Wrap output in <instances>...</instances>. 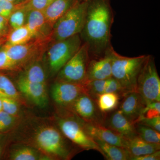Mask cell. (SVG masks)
Masks as SVG:
<instances>
[{
	"label": "cell",
	"instance_id": "43",
	"mask_svg": "<svg viewBox=\"0 0 160 160\" xmlns=\"http://www.w3.org/2000/svg\"><path fill=\"white\" fill-rule=\"evenodd\" d=\"M78 1H88V0H78Z\"/></svg>",
	"mask_w": 160,
	"mask_h": 160
},
{
	"label": "cell",
	"instance_id": "7",
	"mask_svg": "<svg viewBox=\"0 0 160 160\" xmlns=\"http://www.w3.org/2000/svg\"><path fill=\"white\" fill-rule=\"evenodd\" d=\"M136 92L146 105L160 101V79L154 58L147 55L137 81Z\"/></svg>",
	"mask_w": 160,
	"mask_h": 160
},
{
	"label": "cell",
	"instance_id": "12",
	"mask_svg": "<svg viewBox=\"0 0 160 160\" xmlns=\"http://www.w3.org/2000/svg\"><path fill=\"white\" fill-rule=\"evenodd\" d=\"M17 83L19 91L36 106L44 108L48 105L46 84L29 82L20 77Z\"/></svg>",
	"mask_w": 160,
	"mask_h": 160
},
{
	"label": "cell",
	"instance_id": "6",
	"mask_svg": "<svg viewBox=\"0 0 160 160\" xmlns=\"http://www.w3.org/2000/svg\"><path fill=\"white\" fill-rule=\"evenodd\" d=\"M67 110L66 116L58 121V126L63 135L83 150H95L102 154L98 144L86 131L84 121Z\"/></svg>",
	"mask_w": 160,
	"mask_h": 160
},
{
	"label": "cell",
	"instance_id": "5",
	"mask_svg": "<svg viewBox=\"0 0 160 160\" xmlns=\"http://www.w3.org/2000/svg\"><path fill=\"white\" fill-rule=\"evenodd\" d=\"M82 43L80 34H78L50 43L44 55L52 76L57 75L63 66L79 49Z\"/></svg>",
	"mask_w": 160,
	"mask_h": 160
},
{
	"label": "cell",
	"instance_id": "18",
	"mask_svg": "<svg viewBox=\"0 0 160 160\" xmlns=\"http://www.w3.org/2000/svg\"><path fill=\"white\" fill-rule=\"evenodd\" d=\"M78 1V0H53L43 11L48 25L52 29L58 20Z\"/></svg>",
	"mask_w": 160,
	"mask_h": 160
},
{
	"label": "cell",
	"instance_id": "21",
	"mask_svg": "<svg viewBox=\"0 0 160 160\" xmlns=\"http://www.w3.org/2000/svg\"><path fill=\"white\" fill-rule=\"evenodd\" d=\"M94 140L101 149L102 154L106 160H130L131 156L128 150L125 148L111 145L101 140Z\"/></svg>",
	"mask_w": 160,
	"mask_h": 160
},
{
	"label": "cell",
	"instance_id": "30",
	"mask_svg": "<svg viewBox=\"0 0 160 160\" xmlns=\"http://www.w3.org/2000/svg\"><path fill=\"white\" fill-rule=\"evenodd\" d=\"M0 98L2 103L3 111L16 117L19 110L18 101L14 99L2 95H0Z\"/></svg>",
	"mask_w": 160,
	"mask_h": 160
},
{
	"label": "cell",
	"instance_id": "33",
	"mask_svg": "<svg viewBox=\"0 0 160 160\" xmlns=\"http://www.w3.org/2000/svg\"><path fill=\"white\" fill-rule=\"evenodd\" d=\"M105 92H114L122 96L126 94L121 84L113 77L109 78L106 80Z\"/></svg>",
	"mask_w": 160,
	"mask_h": 160
},
{
	"label": "cell",
	"instance_id": "1",
	"mask_svg": "<svg viewBox=\"0 0 160 160\" xmlns=\"http://www.w3.org/2000/svg\"><path fill=\"white\" fill-rule=\"evenodd\" d=\"M113 14L108 0H88L86 20L80 36L87 44L90 58L102 57L111 47Z\"/></svg>",
	"mask_w": 160,
	"mask_h": 160
},
{
	"label": "cell",
	"instance_id": "27",
	"mask_svg": "<svg viewBox=\"0 0 160 160\" xmlns=\"http://www.w3.org/2000/svg\"><path fill=\"white\" fill-rule=\"evenodd\" d=\"M43 158L35 149L30 147H22L13 150L10 155L12 160H37Z\"/></svg>",
	"mask_w": 160,
	"mask_h": 160
},
{
	"label": "cell",
	"instance_id": "35",
	"mask_svg": "<svg viewBox=\"0 0 160 160\" xmlns=\"http://www.w3.org/2000/svg\"><path fill=\"white\" fill-rule=\"evenodd\" d=\"M15 5L7 0H0V15L7 19L14 10Z\"/></svg>",
	"mask_w": 160,
	"mask_h": 160
},
{
	"label": "cell",
	"instance_id": "29",
	"mask_svg": "<svg viewBox=\"0 0 160 160\" xmlns=\"http://www.w3.org/2000/svg\"><path fill=\"white\" fill-rule=\"evenodd\" d=\"M53 0H25L23 2L15 5L17 8H22L27 11L31 10L43 11Z\"/></svg>",
	"mask_w": 160,
	"mask_h": 160
},
{
	"label": "cell",
	"instance_id": "9",
	"mask_svg": "<svg viewBox=\"0 0 160 160\" xmlns=\"http://www.w3.org/2000/svg\"><path fill=\"white\" fill-rule=\"evenodd\" d=\"M89 58L88 45L82 43L79 49L59 72L56 81L84 84Z\"/></svg>",
	"mask_w": 160,
	"mask_h": 160
},
{
	"label": "cell",
	"instance_id": "37",
	"mask_svg": "<svg viewBox=\"0 0 160 160\" xmlns=\"http://www.w3.org/2000/svg\"><path fill=\"white\" fill-rule=\"evenodd\" d=\"M160 159V150L145 155L140 156L132 157L130 160H159Z\"/></svg>",
	"mask_w": 160,
	"mask_h": 160
},
{
	"label": "cell",
	"instance_id": "41",
	"mask_svg": "<svg viewBox=\"0 0 160 160\" xmlns=\"http://www.w3.org/2000/svg\"><path fill=\"white\" fill-rule=\"evenodd\" d=\"M3 110L2 103V100L0 98V112Z\"/></svg>",
	"mask_w": 160,
	"mask_h": 160
},
{
	"label": "cell",
	"instance_id": "3",
	"mask_svg": "<svg viewBox=\"0 0 160 160\" xmlns=\"http://www.w3.org/2000/svg\"><path fill=\"white\" fill-rule=\"evenodd\" d=\"M51 42V36L34 38L25 44L12 46L5 43L2 47L11 61L12 70H17L42 58Z\"/></svg>",
	"mask_w": 160,
	"mask_h": 160
},
{
	"label": "cell",
	"instance_id": "32",
	"mask_svg": "<svg viewBox=\"0 0 160 160\" xmlns=\"http://www.w3.org/2000/svg\"><path fill=\"white\" fill-rule=\"evenodd\" d=\"M142 116L147 118L160 116V102H152L146 105Z\"/></svg>",
	"mask_w": 160,
	"mask_h": 160
},
{
	"label": "cell",
	"instance_id": "14",
	"mask_svg": "<svg viewBox=\"0 0 160 160\" xmlns=\"http://www.w3.org/2000/svg\"><path fill=\"white\" fill-rule=\"evenodd\" d=\"M104 125L126 139L138 136L134 123L125 116L120 109L113 112L107 121L105 120Z\"/></svg>",
	"mask_w": 160,
	"mask_h": 160
},
{
	"label": "cell",
	"instance_id": "24",
	"mask_svg": "<svg viewBox=\"0 0 160 160\" xmlns=\"http://www.w3.org/2000/svg\"><path fill=\"white\" fill-rule=\"evenodd\" d=\"M0 95L4 96L18 101L19 93L10 79L0 71Z\"/></svg>",
	"mask_w": 160,
	"mask_h": 160
},
{
	"label": "cell",
	"instance_id": "25",
	"mask_svg": "<svg viewBox=\"0 0 160 160\" xmlns=\"http://www.w3.org/2000/svg\"><path fill=\"white\" fill-rule=\"evenodd\" d=\"M135 126L138 135L142 139L149 143H160V132L139 123H135Z\"/></svg>",
	"mask_w": 160,
	"mask_h": 160
},
{
	"label": "cell",
	"instance_id": "10",
	"mask_svg": "<svg viewBox=\"0 0 160 160\" xmlns=\"http://www.w3.org/2000/svg\"><path fill=\"white\" fill-rule=\"evenodd\" d=\"M87 122L104 125L105 114L99 109L96 101L85 92L82 93L66 109Z\"/></svg>",
	"mask_w": 160,
	"mask_h": 160
},
{
	"label": "cell",
	"instance_id": "20",
	"mask_svg": "<svg viewBox=\"0 0 160 160\" xmlns=\"http://www.w3.org/2000/svg\"><path fill=\"white\" fill-rule=\"evenodd\" d=\"M42 58L35 60L24 68L20 77L32 82L46 84V71L42 63Z\"/></svg>",
	"mask_w": 160,
	"mask_h": 160
},
{
	"label": "cell",
	"instance_id": "31",
	"mask_svg": "<svg viewBox=\"0 0 160 160\" xmlns=\"http://www.w3.org/2000/svg\"><path fill=\"white\" fill-rule=\"evenodd\" d=\"M16 117L4 111L0 112V132H3L11 128L15 122Z\"/></svg>",
	"mask_w": 160,
	"mask_h": 160
},
{
	"label": "cell",
	"instance_id": "39",
	"mask_svg": "<svg viewBox=\"0 0 160 160\" xmlns=\"http://www.w3.org/2000/svg\"><path fill=\"white\" fill-rule=\"evenodd\" d=\"M6 42V37L0 38V48Z\"/></svg>",
	"mask_w": 160,
	"mask_h": 160
},
{
	"label": "cell",
	"instance_id": "16",
	"mask_svg": "<svg viewBox=\"0 0 160 160\" xmlns=\"http://www.w3.org/2000/svg\"><path fill=\"white\" fill-rule=\"evenodd\" d=\"M120 110L127 118L135 124L142 115L146 105L137 92H128L124 96Z\"/></svg>",
	"mask_w": 160,
	"mask_h": 160
},
{
	"label": "cell",
	"instance_id": "36",
	"mask_svg": "<svg viewBox=\"0 0 160 160\" xmlns=\"http://www.w3.org/2000/svg\"><path fill=\"white\" fill-rule=\"evenodd\" d=\"M2 70H12V66L6 51L2 47L0 48V71Z\"/></svg>",
	"mask_w": 160,
	"mask_h": 160
},
{
	"label": "cell",
	"instance_id": "26",
	"mask_svg": "<svg viewBox=\"0 0 160 160\" xmlns=\"http://www.w3.org/2000/svg\"><path fill=\"white\" fill-rule=\"evenodd\" d=\"M106 80L107 79L86 81L84 83L85 93L95 101H96L99 95L105 92Z\"/></svg>",
	"mask_w": 160,
	"mask_h": 160
},
{
	"label": "cell",
	"instance_id": "8",
	"mask_svg": "<svg viewBox=\"0 0 160 160\" xmlns=\"http://www.w3.org/2000/svg\"><path fill=\"white\" fill-rule=\"evenodd\" d=\"M61 131L52 126H46L38 130L35 136L36 145L43 152L61 159H69L72 151Z\"/></svg>",
	"mask_w": 160,
	"mask_h": 160
},
{
	"label": "cell",
	"instance_id": "38",
	"mask_svg": "<svg viewBox=\"0 0 160 160\" xmlns=\"http://www.w3.org/2000/svg\"><path fill=\"white\" fill-rule=\"evenodd\" d=\"M5 136L0 132V158H2L4 152L5 147Z\"/></svg>",
	"mask_w": 160,
	"mask_h": 160
},
{
	"label": "cell",
	"instance_id": "2",
	"mask_svg": "<svg viewBox=\"0 0 160 160\" xmlns=\"http://www.w3.org/2000/svg\"><path fill=\"white\" fill-rule=\"evenodd\" d=\"M107 52L111 60L112 75L120 83L125 93L136 92L138 76L147 55L127 57L117 53L112 46Z\"/></svg>",
	"mask_w": 160,
	"mask_h": 160
},
{
	"label": "cell",
	"instance_id": "15",
	"mask_svg": "<svg viewBox=\"0 0 160 160\" xmlns=\"http://www.w3.org/2000/svg\"><path fill=\"white\" fill-rule=\"evenodd\" d=\"M111 77V60L107 52L102 57L89 58L85 82L91 80H106Z\"/></svg>",
	"mask_w": 160,
	"mask_h": 160
},
{
	"label": "cell",
	"instance_id": "28",
	"mask_svg": "<svg viewBox=\"0 0 160 160\" xmlns=\"http://www.w3.org/2000/svg\"><path fill=\"white\" fill-rule=\"evenodd\" d=\"M28 11L22 8L15 7L8 18L10 29H17L26 25Z\"/></svg>",
	"mask_w": 160,
	"mask_h": 160
},
{
	"label": "cell",
	"instance_id": "17",
	"mask_svg": "<svg viewBox=\"0 0 160 160\" xmlns=\"http://www.w3.org/2000/svg\"><path fill=\"white\" fill-rule=\"evenodd\" d=\"M26 26L34 38H43L51 36L52 29L46 22L43 11L31 10L28 11Z\"/></svg>",
	"mask_w": 160,
	"mask_h": 160
},
{
	"label": "cell",
	"instance_id": "40",
	"mask_svg": "<svg viewBox=\"0 0 160 160\" xmlns=\"http://www.w3.org/2000/svg\"><path fill=\"white\" fill-rule=\"evenodd\" d=\"M15 5L23 2L25 0H15Z\"/></svg>",
	"mask_w": 160,
	"mask_h": 160
},
{
	"label": "cell",
	"instance_id": "11",
	"mask_svg": "<svg viewBox=\"0 0 160 160\" xmlns=\"http://www.w3.org/2000/svg\"><path fill=\"white\" fill-rule=\"evenodd\" d=\"M84 92V84L61 81H56L51 90L52 97L54 102L66 109Z\"/></svg>",
	"mask_w": 160,
	"mask_h": 160
},
{
	"label": "cell",
	"instance_id": "13",
	"mask_svg": "<svg viewBox=\"0 0 160 160\" xmlns=\"http://www.w3.org/2000/svg\"><path fill=\"white\" fill-rule=\"evenodd\" d=\"M84 126L87 133L93 139L101 140L111 145L126 149L127 139L104 125L84 121Z\"/></svg>",
	"mask_w": 160,
	"mask_h": 160
},
{
	"label": "cell",
	"instance_id": "22",
	"mask_svg": "<svg viewBox=\"0 0 160 160\" xmlns=\"http://www.w3.org/2000/svg\"><path fill=\"white\" fill-rule=\"evenodd\" d=\"M33 38V35L25 25L17 29H10L6 37V43L12 46L21 45L28 42Z\"/></svg>",
	"mask_w": 160,
	"mask_h": 160
},
{
	"label": "cell",
	"instance_id": "42",
	"mask_svg": "<svg viewBox=\"0 0 160 160\" xmlns=\"http://www.w3.org/2000/svg\"><path fill=\"white\" fill-rule=\"evenodd\" d=\"M7 1L11 2L13 3L15 5V0H7Z\"/></svg>",
	"mask_w": 160,
	"mask_h": 160
},
{
	"label": "cell",
	"instance_id": "34",
	"mask_svg": "<svg viewBox=\"0 0 160 160\" xmlns=\"http://www.w3.org/2000/svg\"><path fill=\"white\" fill-rule=\"evenodd\" d=\"M142 124L160 132V116L157 117L147 118L143 117H140L136 123Z\"/></svg>",
	"mask_w": 160,
	"mask_h": 160
},
{
	"label": "cell",
	"instance_id": "23",
	"mask_svg": "<svg viewBox=\"0 0 160 160\" xmlns=\"http://www.w3.org/2000/svg\"><path fill=\"white\" fill-rule=\"evenodd\" d=\"M119 96L114 92H104L99 95L96 101L100 111L105 114L115 109L119 102Z\"/></svg>",
	"mask_w": 160,
	"mask_h": 160
},
{
	"label": "cell",
	"instance_id": "4",
	"mask_svg": "<svg viewBox=\"0 0 160 160\" xmlns=\"http://www.w3.org/2000/svg\"><path fill=\"white\" fill-rule=\"evenodd\" d=\"M88 1H78L54 24L51 42L66 39L80 34L86 20Z\"/></svg>",
	"mask_w": 160,
	"mask_h": 160
},
{
	"label": "cell",
	"instance_id": "19",
	"mask_svg": "<svg viewBox=\"0 0 160 160\" xmlns=\"http://www.w3.org/2000/svg\"><path fill=\"white\" fill-rule=\"evenodd\" d=\"M126 149L129 152L131 157L140 156L159 151L160 149V143L148 142L138 135L127 139Z\"/></svg>",
	"mask_w": 160,
	"mask_h": 160
}]
</instances>
